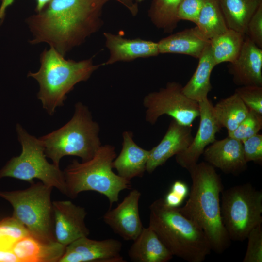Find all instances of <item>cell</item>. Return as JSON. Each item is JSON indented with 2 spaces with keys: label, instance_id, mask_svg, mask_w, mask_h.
<instances>
[{
  "label": "cell",
  "instance_id": "cell-13",
  "mask_svg": "<svg viewBox=\"0 0 262 262\" xmlns=\"http://www.w3.org/2000/svg\"><path fill=\"white\" fill-rule=\"evenodd\" d=\"M52 207L54 232L58 242L66 246L76 240L89 235L85 223L87 212L84 208L69 200L54 201Z\"/></svg>",
  "mask_w": 262,
  "mask_h": 262
},
{
  "label": "cell",
  "instance_id": "cell-8",
  "mask_svg": "<svg viewBox=\"0 0 262 262\" xmlns=\"http://www.w3.org/2000/svg\"><path fill=\"white\" fill-rule=\"evenodd\" d=\"M52 187L42 182L33 183L24 190L0 191V196L13 208V217L32 235L47 241H56L54 232Z\"/></svg>",
  "mask_w": 262,
  "mask_h": 262
},
{
  "label": "cell",
  "instance_id": "cell-35",
  "mask_svg": "<svg viewBox=\"0 0 262 262\" xmlns=\"http://www.w3.org/2000/svg\"><path fill=\"white\" fill-rule=\"evenodd\" d=\"M245 34L258 47L262 49V4L249 20Z\"/></svg>",
  "mask_w": 262,
  "mask_h": 262
},
{
  "label": "cell",
  "instance_id": "cell-17",
  "mask_svg": "<svg viewBox=\"0 0 262 262\" xmlns=\"http://www.w3.org/2000/svg\"><path fill=\"white\" fill-rule=\"evenodd\" d=\"M228 67L236 85L262 86V49L246 35L239 54Z\"/></svg>",
  "mask_w": 262,
  "mask_h": 262
},
{
  "label": "cell",
  "instance_id": "cell-24",
  "mask_svg": "<svg viewBox=\"0 0 262 262\" xmlns=\"http://www.w3.org/2000/svg\"><path fill=\"white\" fill-rule=\"evenodd\" d=\"M229 29L245 34L251 16L262 0H218Z\"/></svg>",
  "mask_w": 262,
  "mask_h": 262
},
{
  "label": "cell",
  "instance_id": "cell-28",
  "mask_svg": "<svg viewBox=\"0 0 262 262\" xmlns=\"http://www.w3.org/2000/svg\"><path fill=\"white\" fill-rule=\"evenodd\" d=\"M182 0H152L148 11L152 23L164 33L173 32L180 21L177 17V11Z\"/></svg>",
  "mask_w": 262,
  "mask_h": 262
},
{
  "label": "cell",
  "instance_id": "cell-19",
  "mask_svg": "<svg viewBox=\"0 0 262 262\" xmlns=\"http://www.w3.org/2000/svg\"><path fill=\"white\" fill-rule=\"evenodd\" d=\"M66 246L57 241H47L30 233L17 241L12 250L18 262H58Z\"/></svg>",
  "mask_w": 262,
  "mask_h": 262
},
{
  "label": "cell",
  "instance_id": "cell-37",
  "mask_svg": "<svg viewBox=\"0 0 262 262\" xmlns=\"http://www.w3.org/2000/svg\"><path fill=\"white\" fill-rule=\"evenodd\" d=\"M170 190L184 199L187 197L189 192L187 185L180 180L175 181L172 184Z\"/></svg>",
  "mask_w": 262,
  "mask_h": 262
},
{
  "label": "cell",
  "instance_id": "cell-23",
  "mask_svg": "<svg viewBox=\"0 0 262 262\" xmlns=\"http://www.w3.org/2000/svg\"><path fill=\"white\" fill-rule=\"evenodd\" d=\"M198 59L195 71L186 84L182 86V90L187 97L199 102L208 98V94L212 89L211 73L216 66L210 43Z\"/></svg>",
  "mask_w": 262,
  "mask_h": 262
},
{
  "label": "cell",
  "instance_id": "cell-3",
  "mask_svg": "<svg viewBox=\"0 0 262 262\" xmlns=\"http://www.w3.org/2000/svg\"><path fill=\"white\" fill-rule=\"evenodd\" d=\"M173 256L188 262H202L212 251L204 232L182 215L166 205L164 198L149 206V226Z\"/></svg>",
  "mask_w": 262,
  "mask_h": 262
},
{
  "label": "cell",
  "instance_id": "cell-32",
  "mask_svg": "<svg viewBox=\"0 0 262 262\" xmlns=\"http://www.w3.org/2000/svg\"><path fill=\"white\" fill-rule=\"evenodd\" d=\"M235 92L249 109L262 115V86H242Z\"/></svg>",
  "mask_w": 262,
  "mask_h": 262
},
{
  "label": "cell",
  "instance_id": "cell-7",
  "mask_svg": "<svg viewBox=\"0 0 262 262\" xmlns=\"http://www.w3.org/2000/svg\"><path fill=\"white\" fill-rule=\"evenodd\" d=\"M18 140L22 146L21 154L13 157L0 171V179L11 177L33 183L39 179L44 184L57 188L64 195L67 194L63 171L46 159L44 147L39 138L29 134L17 123Z\"/></svg>",
  "mask_w": 262,
  "mask_h": 262
},
{
  "label": "cell",
  "instance_id": "cell-1",
  "mask_svg": "<svg viewBox=\"0 0 262 262\" xmlns=\"http://www.w3.org/2000/svg\"><path fill=\"white\" fill-rule=\"evenodd\" d=\"M109 0H50L26 20L34 45L46 43L63 56L101 27L102 10Z\"/></svg>",
  "mask_w": 262,
  "mask_h": 262
},
{
  "label": "cell",
  "instance_id": "cell-29",
  "mask_svg": "<svg viewBox=\"0 0 262 262\" xmlns=\"http://www.w3.org/2000/svg\"><path fill=\"white\" fill-rule=\"evenodd\" d=\"M30 234L25 227L13 217L0 222V249H12L13 245Z\"/></svg>",
  "mask_w": 262,
  "mask_h": 262
},
{
  "label": "cell",
  "instance_id": "cell-15",
  "mask_svg": "<svg viewBox=\"0 0 262 262\" xmlns=\"http://www.w3.org/2000/svg\"><path fill=\"white\" fill-rule=\"evenodd\" d=\"M202 155L206 162L226 174L238 175L247 168L242 142L228 136L215 140Z\"/></svg>",
  "mask_w": 262,
  "mask_h": 262
},
{
  "label": "cell",
  "instance_id": "cell-30",
  "mask_svg": "<svg viewBox=\"0 0 262 262\" xmlns=\"http://www.w3.org/2000/svg\"><path fill=\"white\" fill-rule=\"evenodd\" d=\"M262 128V115L249 109L245 118L228 136L243 141L258 133Z\"/></svg>",
  "mask_w": 262,
  "mask_h": 262
},
{
  "label": "cell",
  "instance_id": "cell-16",
  "mask_svg": "<svg viewBox=\"0 0 262 262\" xmlns=\"http://www.w3.org/2000/svg\"><path fill=\"white\" fill-rule=\"evenodd\" d=\"M191 127L172 120L162 140L149 150L146 171L152 173L170 158L187 149L193 139Z\"/></svg>",
  "mask_w": 262,
  "mask_h": 262
},
{
  "label": "cell",
  "instance_id": "cell-5",
  "mask_svg": "<svg viewBox=\"0 0 262 262\" xmlns=\"http://www.w3.org/2000/svg\"><path fill=\"white\" fill-rule=\"evenodd\" d=\"M116 157L115 147L105 145L88 161L80 163L74 160L63 171L67 196L74 198L81 192L93 191L104 195L110 205L117 202L120 192L130 189L131 185L130 180L113 171Z\"/></svg>",
  "mask_w": 262,
  "mask_h": 262
},
{
  "label": "cell",
  "instance_id": "cell-33",
  "mask_svg": "<svg viewBox=\"0 0 262 262\" xmlns=\"http://www.w3.org/2000/svg\"><path fill=\"white\" fill-rule=\"evenodd\" d=\"M204 2V0H182L177 11L178 19L189 21L196 24Z\"/></svg>",
  "mask_w": 262,
  "mask_h": 262
},
{
  "label": "cell",
  "instance_id": "cell-20",
  "mask_svg": "<svg viewBox=\"0 0 262 262\" xmlns=\"http://www.w3.org/2000/svg\"><path fill=\"white\" fill-rule=\"evenodd\" d=\"M122 147L119 155L114 160L113 168L123 178L131 180L134 177H141L146 171L149 150L142 148L133 140L130 131L123 133Z\"/></svg>",
  "mask_w": 262,
  "mask_h": 262
},
{
  "label": "cell",
  "instance_id": "cell-36",
  "mask_svg": "<svg viewBox=\"0 0 262 262\" xmlns=\"http://www.w3.org/2000/svg\"><path fill=\"white\" fill-rule=\"evenodd\" d=\"M50 0H36V6L35 11L38 12L41 11ZM0 1L1 3L0 6V19L1 21H2L4 18L7 8L11 5L15 0H0Z\"/></svg>",
  "mask_w": 262,
  "mask_h": 262
},
{
  "label": "cell",
  "instance_id": "cell-40",
  "mask_svg": "<svg viewBox=\"0 0 262 262\" xmlns=\"http://www.w3.org/2000/svg\"><path fill=\"white\" fill-rule=\"evenodd\" d=\"M134 2H135V3H141V2H142L144 1H145L146 0H132Z\"/></svg>",
  "mask_w": 262,
  "mask_h": 262
},
{
  "label": "cell",
  "instance_id": "cell-14",
  "mask_svg": "<svg viewBox=\"0 0 262 262\" xmlns=\"http://www.w3.org/2000/svg\"><path fill=\"white\" fill-rule=\"evenodd\" d=\"M141 195L139 190H132L115 208L109 210L103 216L104 223L124 240H134L144 228L139 210Z\"/></svg>",
  "mask_w": 262,
  "mask_h": 262
},
{
  "label": "cell",
  "instance_id": "cell-10",
  "mask_svg": "<svg viewBox=\"0 0 262 262\" xmlns=\"http://www.w3.org/2000/svg\"><path fill=\"white\" fill-rule=\"evenodd\" d=\"M182 88L180 83L171 82L158 91L147 94L143 101L146 109V120L153 125L160 116L166 115L181 125L192 127L199 116V103L187 97Z\"/></svg>",
  "mask_w": 262,
  "mask_h": 262
},
{
  "label": "cell",
  "instance_id": "cell-25",
  "mask_svg": "<svg viewBox=\"0 0 262 262\" xmlns=\"http://www.w3.org/2000/svg\"><path fill=\"white\" fill-rule=\"evenodd\" d=\"M249 108L234 92L220 99L213 106L214 116L221 128H226L228 132L235 130L245 118Z\"/></svg>",
  "mask_w": 262,
  "mask_h": 262
},
{
  "label": "cell",
  "instance_id": "cell-39",
  "mask_svg": "<svg viewBox=\"0 0 262 262\" xmlns=\"http://www.w3.org/2000/svg\"><path fill=\"white\" fill-rule=\"evenodd\" d=\"M118 2L125 6L133 16H135L138 14V4L132 0H118Z\"/></svg>",
  "mask_w": 262,
  "mask_h": 262
},
{
  "label": "cell",
  "instance_id": "cell-4",
  "mask_svg": "<svg viewBox=\"0 0 262 262\" xmlns=\"http://www.w3.org/2000/svg\"><path fill=\"white\" fill-rule=\"evenodd\" d=\"M40 62L39 70L29 71L27 76L38 82L37 98L50 115L64 105L75 85L87 81L100 66L94 64L92 58L78 61L66 59L52 47L41 53Z\"/></svg>",
  "mask_w": 262,
  "mask_h": 262
},
{
  "label": "cell",
  "instance_id": "cell-11",
  "mask_svg": "<svg viewBox=\"0 0 262 262\" xmlns=\"http://www.w3.org/2000/svg\"><path fill=\"white\" fill-rule=\"evenodd\" d=\"M122 247L117 239L96 240L82 237L66 246L58 262H125L120 254Z\"/></svg>",
  "mask_w": 262,
  "mask_h": 262
},
{
  "label": "cell",
  "instance_id": "cell-41",
  "mask_svg": "<svg viewBox=\"0 0 262 262\" xmlns=\"http://www.w3.org/2000/svg\"><path fill=\"white\" fill-rule=\"evenodd\" d=\"M115 0L116 1H117V2H118V0Z\"/></svg>",
  "mask_w": 262,
  "mask_h": 262
},
{
  "label": "cell",
  "instance_id": "cell-22",
  "mask_svg": "<svg viewBox=\"0 0 262 262\" xmlns=\"http://www.w3.org/2000/svg\"><path fill=\"white\" fill-rule=\"evenodd\" d=\"M128 250L134 262H167L173 256L149 226L144 227Z\"/></svg>",
  "mask_w": 262,
  "mask_h": 262
},
{
  "label": "cell",
  "instance_id": "cell-18",
  "mask_svg": "<svg viewBox=\"0 0 262 262\" xmlns=\"http://www.w3.org/2000/svg\"><path fill=\"white\" fill-rule=\"evenodd\" d=\"M103 36L109 52V57L105 63L106 65L156 56L160 54L157 42L151 40L129 39L109 32H104Z\"/></svg>",
  "mask_w": 262,
  "mask_h": 262
},
{
  "label": "cell",
  "instance_id": "cell-21",
  "mask_svg": "<svg viewBox=\"0 0 262 262\" xmlns=\"http://www.w3.org/2000/svg\"><path fill=\"white\" fill-rule=\"evenodd\" d=\"M157 43L160 54H180L198 59L210 40L196 26L171 34Z\"/></svg>",
  "mask_w": 262,
  "mask_h": 262
},
{
  "label": "cell",
  "instance_id": "cell-34",
  "mask_svg": "<svg viewBox=\"0 0 262 262\" xmlns=\"http://www.w3.org/2000/svg\"><path fill=\"white\" fill-rule=\"evenodd\" d=\"M244 157L246 162L262 163V135L258 133L243 141Z\"/></svg>",
  "mask_w": 262,
  "mask_h": 262
},
{
  "label": "cell",
  "instance_id": "cell-9",
  "mask_svg": "<svg viewBox=\"0 0 262 262\" xmlns=\"http://www.w3.org/2000/svg\"><path fill=\"white\" fill-rule=\"evenodd\" d=\"M220 196L221 217L229 237L242 242L262 224V192L246 183L224 189Z\"/></svg>",
  "mask_w": 262,
  "mask_h": 262
},
{
  "label": "cell",
  "instance_id": "cell-6",
  "mask_svg": "<svg viewBox=\"0 0 262 262\" xmlns=\"http://www.w3.org/2000/svg\"><path fill=\"white\" fill-rule=\"evenodd\" d=\"M99 132V126L93 120L88 107L78 102L67 123L39 139L46 157L59 167L61 159L65 156L79 157L82 162L91 159L101 146Z\"/></svg>",
  "mask_w": 262,
  "mask_h": 262
},
{
  "label": "cell",
  "instance_id": "cell-27",
  "mask_svg": "<svg viewBox=\"0 0 262 262\" xmlns=\"http://www.w3.org/2000/svg\"><path fill=\"white\" fill-rule=\"evenodd\" d=\"M196 25L209 40L228 29L218 0H204Z\"/></svg>",
  "mask_w": 262,
  "mask_h": 262
},
{
  "label": "cell",
  "instance_id": "cell-31",
  "mask_svg": "<svg viewBox=\"0 0 262 262\" xmlns=\"http://www.w3.org/2000/svg\"><path fill=\"white\" fill-rule=\"evenodd\" d=\"M246 250L243 262H262V224L249 233Z\"/></svg>",
  "mask_w": 262,
  "mask_h": 262
},
{
  "label": "cell",
  "instance_id": "cell-12",
  "mask_svg": "<svg viewBox=\"0 0 262 262\" xmlns=\"http://www.w3.org/2000/svg\"><path fill=\"white\" fill-rule=\"evenodd\" d=\"M200 122L198 129L189 146L177 154V163L187 171L198 163L206 147L214 142L221 129L213 113V105L208 98L199 102Z\"/></svg>",
  "mask_w": 262,
  "mask_h": 262
},
{
  "label": "cell",
  "instance_id": "cell-2",
  "mask_svg": "<svg viewBox=\"0 0 262 262\" xmlns=\"http://www.w3.org/2000/svg\"><path fill=\"white\" fill-rule=\"evenodd\" d=\"M188 171L192 181L189 197L178 210L204 232L212 251L221 254L231 242L221 217L220 195L224 189L221 178L206 162L197 163Z\"/></svg>",
  "mask_w": 262,
  "mask_h": 262
},
{
  "label": "cell",
  "instance_id": "cell-26",
  "mask_svg": "<svg viewBox=\"0 0 262 262\" xmlns=\"http://www.w3.org/2000/svg\"><path fill=\"white\" fill-rule=\"evenodd\" d=\"M245 36L244 33L228 28L210 39V45L215 65L233 62L239 54Z\"/></svg>",
  "mask_w": 262,
  "mask_h": 262
},
{
  "label": "cell",
  "instance_id": "cell-38",
  "mask_svg": "<svg viewBox=\"0 0 262 262\" xmlns=\"http://www.w3.org/2000/svg\"><path fill=\"white\" fill-rule=\"evenodd\" d=\"M0 262H18L12 249H0Z\"/></svg>",
  "mask_w": 262,
  "mask_h": 262
}]
</instances>
